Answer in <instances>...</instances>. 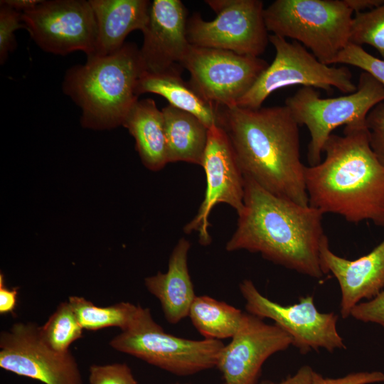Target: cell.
I'll list each match as a JSON object with an SVG mask.
<instances>
[{
  "label": "cell",
  "mask_w": 384,
  "mask_h": 384,
  "mask_svg": "<svg viewBox=\"0 0 384 384\" xmlns=\"http://www.w3.org/2000/svg\"><path fill=\"white\" fill-rule=\"evenodd\" d=\"M244 208L225 250H247L312 278L325 274L319 247L324 213L276 196L245 176Z\"/></svg>",
  "instance_id": "cell-1"
},
{
  "label": "cell",
  "mask_w": 384,
  "mask_h": 384,
  "mask_svg": "<svg viewBox=\"0 0 384 384\" xmlns=\"http://www.w3.org/2000/svg\"><path fill=\"white\" fill-rule=\"evenodd\" d=\"M218 115L243 176L276 196L309 206L299 124L289 109L218 107Z\"/></svg>",
  "instance_id": "cell-2"
},
{
  "label": "cell",
  "mask_w": 384,
  "mask_h": 384,
  "mask_svg": "<svg viewBox=\"0 0 384 384\" xmlns=\"http://www.w3.org/2000/svg\"><path fill=\"white\" fill-rule=\"evenodd\" d=\"M323 152V161L305 167L309 205L351 223L384 227V165L370 147L366 126L331 134Z\"/></svg>",
  "instance_id": "cell-3"
},
{
  "label": "cell",
  "mask_w": 384,
  "mask_h": 384,
  "mask_svg": "<svg viewBox=\"0 0 384 384\" xmlns=\"http://www.w3.org/2000/svg\"><path fill=\"white\" fill-rule=\"evenodd\" d=\"M144 71L137 45L125 43L112 54L89 56L85 64L70 68L62 87L80 107L83 127L111 129L122 125L138 100L136 89Z\"/></svg>",
  "instance_id": "cell-4"
},
{
  "label": "cell",
  "mask_w": 384,
  "mask_h": 384,
  "mask_svg": "<svg viewBox=\"0 0 384 384\" xmlns=\"http://www.w3.org/2000/svg\"><path fill=\"white\" fill-rule=\"evenodd\" d=\"M353 13L343 0H276L264 18L268 31L302 43L330 65L349 43Z\"/></svg>",
  "instance_id": "cell-5"
},
{
  "label": "cell",
  "mask_w": 384,
  "mask_h": 384,
  "mask_svg": "<svg viewBox=\"0 0 384 384\" xmlns=\"http://www.w3.org/2000/svg\"><path fill=\"white\" fill-rule=\"evenodd\" d=\"M114 350L178 376L216 367L224 343L220 340H192L167 334L140 306L132 325L110 341Z\"/></svg>",
  "instance_id": "cell-6"
},
{
  "label": "cell",
  "mask_w": 384,
  "mask_h": 384,
  "mask_svg": "<svg viewBox=\"0 0 384 384\" xmlns=\"http://www.w3.org/2000/svg\"><path fill=\"white\" fill-rule=\"evenodd\" d=\"M384 101V87L362 72L356 90L334 98H321L310 87H302L285 101L295 121L310 133L307 159L310 166L321 161V153L332 132L341 125L366 126L369 112Z\"/></svg>",
  "instance_id": "cell-7"
},
{
  "label": "cell",
  "mask_w": 384,
  "mask_h": 384,
  "mask_svg": "<svg viewBox=\"0 0 384 384\" xmlns=\"http://www.w3.org/2000/svg\"><path fill=\"white\" fill-rule=\"evenodd\" d=\"M269 41L276 50L273 62L235 106L259 109L273 92L295 85L321 88L328 92L334 87L345 94L356 90L352 73L346 66L322 63L297 41L289 43L274 34L269 36Z\"/></svg>",
  "instance_id": "cell-8"
},
{
  "label": "cell",
  "mask_w": 384,
  "mask_h": 384,
  "mask_svg": "<svg viewBox=\"0 0 384 384\" xmlns=\"http://www.w3.org/2000/svg\"><path fill=\"white\" fill-rule=\"evenodd\" d=\"M216 18L205 21L198 13L188 18L191 45L259 57L268 44L263 2L260 0H208Z\"/></svg>",
  "instance_id": "cell-9"
},
{
  "label": "cell",
  "mask_w": 384,
  "mask_h": 384,
  "mask_svg": "<svg viewBox=\"0 0 384 384\" xmlns=\"http://www.w3.org/2000/svg\"><path fill=\"white\" fill-rule=\"evenodd\" d=\"M239 289L245 300L247 312L262 319H272L292 337V345L301 353L319 351L320 348L331 353L346 348L337 330L338 315L320 312L312 295L302 297L298 303L285 306L262 294L250 279L242 280Z\"/></svg>",
  "instance_id": "cell-10"
},
{
  "label": "cell",
  "mask_w": 384,
  "mask_h": 384,
  "mask_svg": "<svg viewBox=\"0 0 384 384\" xmlns=\"http://www.w3.org/2000/svg\"><path fill=\"white\" fill-rule=\"evenodd\" d=\"M181 65L206 100L216 107H230L252 88L269 64L259 57L191 45Z\"/></svg>",
  "instance_id": "cell-11"
},
{
  "label": "cell",
  "mask_w": 384,
  "mask_h": 384,
  "mask_svg": "<svg viewBox=\"0 0 384 384\" xmlns=\"http://www.w3.org/2000/svg\"><path fill=\"white\" fill-rule=\"evenodd\" d=\"M22 21L31 38L45 52L95 55L97 24L90 1L43 0L22 13Z\"/></svg>",
  "instance_id": "cell-12"
},
{
  "label": "cell",
  "mask_w": 384,
  "mask_h": 384,
  "mask_svg": "<svg viewBox=\"0 0 384 384\" xmlns=\"http://www.w3.org/2000/svg\"><path fill=\"white\" fill-rule=\"evenodd\" d=\"M40 326L17 322L0 334V367L44 384H84L75 358L58 352L43 340Z\"/></svg>",
  "instance_id": "cell-13"
},
{
  "label": "cell",
  "mask_w": 384,
  "mask_h": 384,
  "mask_svg": "<svg viewBox=\"0 0 384 384\" xmlns=\"http://www.w3.org/2000/svg\"><path fill=\"white\" fill-rule=\"evenodd\" d=\"M201 166L206 178L204 199L183 231L188 234L198 233L200 243L206 246L211 242L209 216L213 208L217 204L225 203L238 215L244 208V176L225 132L218 125L208 129Z\"/></svg>",
  "instance_id": "cell-14"
},
{
  "label": "cell",
  "mask_w": 384,
  "mask_h": 384,
  "mask_svg": "<svg viewBox=\"0 0 384 384\" xmlns=\"http://www.w3.org/2000/svg\"><path fill=\"white\" fill-rule=\"evenodd\" d=\"M222 349L216 367L225 384H257L264 363L292 345V337L276 324L244 312L240 324Z\"/></svg>",
  "instance_id": "cell-15"
},
{
  "label": "cell",
  "mask_w": 384,
  "mask_h": 384,
  "mask_svg": "<svg viewBox=\"0 0 384 384\" xmlns=\"http://www.w3.org/2000/svg\"><path fill=\"white\" fill-rule=\"evenodd\" d=\"M187 10L180 0H154L142 31L140 55L145 70L161 73L181 69L191 46L186 33Z\"/></svg>",
  "instance_id": "cell-16"
},
{
  "label": "cell",
  "mask_w": 384,
  "mask_h": 384,
  "mask_svg": "<svg viewBox=\"0 0 384 384\" xmlns=\"http://www.w3.org/2000/svg\"><path fill=\"white\" fill-rule=\"evenodd\" d=\"M319 257L324 274L330 272L338 282L343 319L350 316L363 299L370 300L384 289V239L369 253L350 260L334 253L326 236L320 244Z\"/></svg>",
  "instance_id": "cell-17"
},
{
  "label": "cell",
  "mask_w": 384,
  "mask_h": 384,
  "mask_svg": "<svg viewBox=\"0 0 384 384\" xmlns=\"http://www.w3.org/2000/svg\"><path fill=\"white\" fill-rule=\"evenodd\" d=\"M191 243L181 238L174 247L166 272L144 279L147 290L160 302L166 320L176 324L188 316L196 295L188 267V254Z\"/></svg>",
  "instance_id": "cell-18"
},
{
  "label": "cell",
  "mask_w": 384,
  "mask_h": 384,
  "mask_svg": "<svg viewBox=\"0 0 384 384\" xmlns=\"http://www.w3.org/2000/svg\"><path fill=\"white\" fill-rule=\"evenodd\" d=\"M97 24L94 55L104 56L119 50L127 35L146 27L151 2L148 0H89Z\"/></svg>",
  "instance_id": "cell-19"
},
{
  "label": "cell",
  "mask_w": 384,
  "mask_h": 384,
  "mask_svg": "<svg viewBox=\"0 0 384 384\" xmlns=\"http://www.w3.org/2000/svg\"><path fill=\"white\" fill-rule=\"evenodd\" d=\"M181 69L161 73L144 71L136 89L137 96L151 92L164 97L169 105L198 117L208 128L219 124L218 107L206 100L190 82L181 76Z\"/></svg>",
  "instance_id": "cell-20"
},
{
  "label": "cell",
  "mask_w": 384,
  "mask_h": 384,
  "mask_svg": "<svg viewBox=\"0 0 384 384\" xmlns=\"http://www.w3.org/2000/svg\"><path fill=\"white\" fill-rule=\"evenodd\" d=\"M122 126L134 138L136 149L147 169L156 171L168 164L164 116L152 99L138 100Z\"/></svg>",
  "instance_id": "cell-21"
},
{
  "label": "cell",
  "mask_w": 384,
  "mask_h": 384,
  "mask_svg": "<svg viewBox=\"0 0 384 384\" xmlns=\"http://www.w3.org/2000/svg\"><path fill=\"white\" fill-rule=\"evenodd\" d=\"M168 163L201 166L208 129L198 117L170 105L162 110Z\"/></svg>",
  "instance_id": "cell-22"
},
{
  "label": "cell",
  "mask_w": 384,
  "mask_h": 384,
  "mask_svg": "<svg viewBox=\"0 0 384 384\" xmlns=\"http://www.w3.org/2000/svg\"><path fill=\"white\" fill-rule=\"evenodd\" d=\"M243 313L225 302L200 295L193 302L188 317L204 338L220 341L234 336Z\"/></svg>",
  "instance_id": "cell-23"
},
{
  "label": "cell",
  "mask_w": 384,
  "mask_h": 384,
  "mask_svg": "<svg viewBox=\"0 0 384 384\" xmlns=\"http://www.w3.org/2000/svg\"><path fill=\"white\" fill-rule=\"evenodd\" d=\"M68 301L83 329L89 331L112 326L125 331L134 321L140 308L127 302L98 306L78 296H70Z\"/></svg>",
  "instance_id": "cell-24"
},
{
  "label": "cell",
  "mask_w": 384,
  "mask_h": 384,
  "mask_svg": "<svg viewBox=\"0 0 384 384\" xmlns=\"http://www.w3.org/2000/svg\"><path fill=\"white\" fill-rule=\"evenodd\" d=\"M39 330L48 346L58 352L65 353L73 342L82 337L84 329L70 303L65 301L60 303Z\"/></svg>",
  "instance_id": "cell-25"
},
{
  "label": "cell",
  "mask_w": 384,
  "mask_h": 384,
  "mask_svg": "<svg viewBox=\"0 0 384 384\" xmlns=\"http://www.w3.org/2000/svg\"><path fill=\"white\" fill-rule=\"evenodd\" d=\"M349 43L375 48L384 58V3L353 17Z\"/></svg>",
  "instance_id": "cell-26"
},
{
  "label": "cell",
  "mask_w": 384,
  "mask_h": 384,
  "mask_svg": "<svg viewBox=\"0 0 384 384\" xmlns=\"http://www.w3.org/2000/svg\"><path fill=\"white\" fill-rule=\"evenodd\" d=\"M338 63L361 68L384 87V60L370 54L362 46L348 43L333 62Z\"/></svg>",
  "instance_id": "cell-27"
},
{
  "label": "cell",
  "mask_w": 384,
  "mask_h": 384,
  "mask_svg": "<svg viewBox=\"0 0 384 384\" xmlns=\"http://www.w3.org/2000/svg\"><path fill=\"white\" fill-rule=\"evenodd\" d=\"M25 28L22 13L0 1V61L3 64L16 44L14 32Z\"/></svg>",
  "instance_id": "cell-28"
},
{
  "label": "cell",
  "mask_w": 384,
  "mask_h": 384,
  "mask_svg": "<svg viewBox=\"0 0 384 384\" xmlns=\"http://www.w3.org/2000/svg\"><path fill=\"white\" fill-rule=\"evenodd\" d=\"M90 384H137L131 368L124 363L92 365L89 368Z\"/></svg>",
  "instance_id": "cell-29"
},
{
  "label": "cell",
  "mask_w": 384,
  "mask_h": 384,
  "mask_svg": "<svg viewBox=\"0 0 384 384\" xmlns=\"http://www.w3.org/2000/svg\"><path fill=\"white\" fill-rule=\"evenodd\" d=\"M366 127L370 147L384 165V102L378 103L369 112Z\"/></svg>",
  "instance_id": "cell-30"
},
{
  "label": "cell",
  "mask_w": 384,
  "mask_h": 384,
  "mask_svg": "<svg viewBox=\"0 0 384 384\" xmlns=\"http://www.w3.org/2000/svg\"><path fill=\"white\" fill-rule=\"evenodd\" d=\"M350 316L364 323L378 324L384 329V289L375 298L356 305Z\"/></svg>",
  "instance_id": "cell-31"
},
{
  "label": "cell",
  "mask_w": 384,
  "mask_h": 384,
  "mask_svg": "<svg viewBox=\"0 0 384 384\" xmlns=\"http://www.w3.org/2000/svg\"><path fill=\"white\" fill-rule=\"evenodd\" d=\"M383 382L384 373L378 370L352 373L338 378H324L314 371L311 384H372Z\"/></svg>",
  "instance_id": "cell-32"
},
{
  "label": "cell",
  "mask_w": 384,
  "mask_h": 384,
  "mask_svg": "<svg viewBox=\"0 0 384 384\" xmlns=\"http://www.w3.org/2000/svg\"><path fill=\"white\" fill-rule=\"evenodd\" d=\"M18 290L8 288L4 283V274H0V314L13 313L17 303Z\"/></svg>",
  "instance_id": "cell-33"
},
{
  "label": "cell",
  "mask_w": 384,
  "mask_h": 384,
  "mask_svg": "<svg viewBox=\"0 0 384 384\" xmlns=\"http://www.w3.org/2000/svg\"><path fill=\"white\" fill-rule=\"evenodd\" d=\"M314 370L307 365L302 366L297 372L279 383L265 380L258 384H311Z\"/></svg>",
  "instance_id": "cell-34"
},
{
  "label": "cell",
  "mask_w": 384,
  "mask_h": 384,
  "mask_svg": "<svg viewBox=\"0 0 384 384\" xmlns=\"http://www.w3.org/2000/svg\"><path fill=\"white\" fill-rule=\"evenodd\" d=\"M345 4L355 13L371 10L384 3V0H343Z\"/></svg>",
  "instance_id": "cell-35"
},
{
  "label": "cell",
  "mask_w": 384,
  "mask_h": 384,
  "mask_svg": "<svg viewBox=\"0 0 384 384\" xmlns=\"http://www.w3.org/2000/svg\"><path fill=\"white\" fill-rule=\"evenodd\" d=\"M1 1L16 11L23 13L34 9L42 0H1Z\"/></svg>",
  "instance_id": "cell-36"
},
{
  "label": "cell",
  "mask_w": 384,
  "mask_h": 384,
  "mask_svg": "<svg viewBox=\"0 0 384 384\" xmlns=\"http://www.w3.org/2000/svg\"><path fill=\"white\" fill-rule=\"evenodd\" d=\"M171 384H190V383H171Z\"/></svg>",
  "instance_id": "cell-37"
}]
</instances>
